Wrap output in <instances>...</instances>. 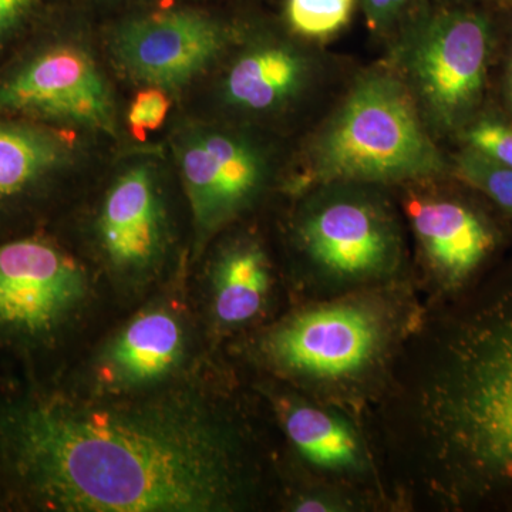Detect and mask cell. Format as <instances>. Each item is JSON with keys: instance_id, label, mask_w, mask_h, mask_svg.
<instances>
[{"instance_id": "cell-9", "label": "cell", "mask_w": 512, "mask_h": 512, "mask_svg": "<svg viewBox=\"0 0 512 512\" xmlns=\"http://www.w3.org/2000/svg\"><path fill=\"white\" fill-rule=\"evenodd\" d=\"M490 30L481 16L448 12L421 25L406 47L414 92L441 127L463 124L483 94Z\"/></svg>"}, {"instance_id": "cell-5", "label": "cell", "mask_w": 512, "mask_h": 512, "mask_svg": "<svg viewBox=\"0 0 512 512\" xmlns=\"http://www.w3.org/2000/svg\"><path fill=\"white\" fill-rule=\"evenodd\" d=\"M412 94L386 72L360 77L313 140L296 191L326 183L400 184L443 173Z\"/></svg>"}, {"instance_id": "cell-22", "label": "cell", "mask_w": 512, "mask_h": 512, "mask_svg": "<svg viewBox=\"0 0 512 512\" xmlns=\"http://www.w3.org/2000/svg\"><path fill=\"white\" fill-rule=\"evenodd\" d=\"M170 110V97L158 87H146L137 94L128 109L127 121L133 133L144 137L163 126Z\"/></svg>"}, {"instance_id": "cell-2", "label": "cell", "mask_w": 512, "mask_h": 512, "mask_svg": "<svg viewBox=\"0 0 512 512\" xmlns=\"http://www.w3.org/2000/svg\"><path fill=\"white\" fill-rule=\"evenodd\" d=\"M0 458L53 511L229 512L264 497L248 430L198 404L25 400L0 413Z\"/></svg>"}, {"instance_id": "cell-20", "label": "cell", "mask_w": 512, "mask_h": 512, "mask_svg": "<svg viewBox=\"0 0 512 512\" xmlns=\"http://www.w3.org/2000/svg\"><path fill=\"white\" fill-rule=\"evenodd\" d=\"M457 174L512 217V167L495 163L470 148L458 158Z\"/></svg>"}, {"instance_id": "cell-11", "label": "cell", "mask_w": 512, "mask_h": 512, "mask_svg": "<svg viewBox=\"0 0 512 512\" xmlns=\"http://www.w3.org/2000/svg\"><path fill=\"white\" fill-rule=\"evenodd\" d=\"M0 116H26L114 134L109 82L92 56L74 45L43 50L0 82Z\"/></svg>"}, {"instance_id": "cell-23", "label": "cell", "mask_w": 512, "mask_h": 512, "mask_svg": "<svg viewBox=\"0 0 512 512\" xmlns=\"http://www.w3.org/2000/svg\"><path fill=\"white\" fill-rule=\"evenodd\" d=\"M36 0H0V49L18 32Z\"/></svg>"}, {"instance_id": "cell-16", "label": "cell", "mask_w": 512, "mask_h": 512, "mask_svg": "<svg viewBox=\"0 0 512 512\" xmlns=\"http://www.w3.org/2000/svg\"><path fill=\"white\" fill-rule=\"evenodd\" d=\"M275 271L264 245L238 238L222 249L212 269L211 313L224 333L241 332L264 318L275 292Z\"/></svg>"}, {"instance_id": "cell-1", "label": "cell", "mask_w": 512, "mask_h": 512, "mask_svg": "<svg viewBox=\"0 0 512 512\" xmlns=\"http://www.w3.org/2000/svg\"><path fill=\"white\" fill-rule=\"evenodd\" d=\"M365 427L400 511H512V264L426 303Z\"/></svg>"}, {"instance_id": "cell-6", "label": "cell", "mask_w": 512, "mask_h": 512, "mask_svg": "<svg viewBox=\"0 0 512 512\" xmlns=\"http://www.w3.org/2000/svg\"><path fill=\"white\" fill-rule=\"evenodd\" d=\"M403 214L416 242L413 281L426 303L454 298L487 274L501 235L476 205L450 195L413 194Z\"/></svg>"}, {"instance_id": "cell-8", "label": "cell", "mask_w": 512, "mask_h": 512, "mask_svg": "<svg viewBox=\"0 0 512 512\" xmlns=\"http://www.w3.org/2000/svg\"><path fill=\"white\" fill-rule=\"evenodd\" d=\"M175 157L198 245L254 207L271 178L265 151L227 128H192L178 140Z\"/></svg>"}, {"instance_id": "cell-3", "label": "cell", "mask_w": 512, "mask_h": 512, "mask_svg": "<svg viewBox=\"0 0 512 512\" xmlns=\"http://www.w3.org/2000/svg\"><path fill=\"white\" fill-rule=\"evenodd\" d=\"M426 301L413 281L296 302L252 340V357L289 389L365 424Z\"/></svg>"}, {"instance_id": "cell-25", "label": "cell", "mask_w": 512, "mask_h": 512, "mask_svg": "<svg viewBox=\"0 0 512 512\" xmlns=\"http://www.w3.org/2000/svg\"><path fill=\"white\" fill-rule=\"evenodd\" d=\"M510 86H511V99H512V64H511V70H510Z\"/></svg>"}, {"instance_id": "cell-7", "label": "cell", "mask_w": 512, "mask_h": 512, "mask_svg": "<svg viewBox=\"0 0 512 512\" xmlns=\"http://www.w3.org/2000/svg\"><path fill=\"white\" fill-rule=\"evenodd\" d=\"M266 393L299 474L375 495L399 511L362 421L286 386Z\"/></svg>"}, {"instance_id": "cell-15", "label": "cell", "mask_w": 512, "mask_h": 512, "mask_svg": "<svg viewBox=\"0 0 512 512\" xmlns=\"http://www.w3.org/2000/svg\"><path fill=\"white\" fill-rule=\"evenodd\" d=\"M183 325L173 313H141L121 330L101 357V382L116 389H138L160 382L180 365Z\"/></svg>"}, {"instance_id": "cell-18", "label": "cell", "mask_w": 512, "mask_h": 512, "mask_svg": "<svg viewBox=\"0 0 512 512\" xmlns=\"http://www.w3.org/2000/svg\"><path fill=\"white\" fill-rule=\"evenodd\" d=\"M286 498V510L292 512H377L392 511L375 495L326 483L299 474Z\"/></svg>"}, {"instance_id": "cell-17", "label": "cell", "mask_w": 512, "mask_h": 512, "mask_svg": "<svg viewBox=\"0 0 512 512\" xmlns=\"http://www.w3.org/2000/svg\"><path fill=\"white\" fill-rule=\"evenodd\" d=\"M73 154V137L66 131L42 124L0 123V200L45 180Z\"/></svg>"}, {"instance_id": "cell-19", "label": "cell", "mask_w": 512, "mask_h": 512, "mask_svg": "<svg viewBox=\"0 0 512 512\" xmlns=\"http://www.w3.org/2000/svg\"><path fill=\"white\" fill-rule=\"evenodd\" d=\"M355 0H288L286 16L298 35L322 39L348 25Z\"/></svg>"}, {"instance_id": "cell-14", "label": "cell", "mask_w": 512, "mask_h": 512, "mask_svg": "<svg viewBox=\"0 0 512 512\" xmlns=\"http://www.w3.org/2000/svg\"><path fill=\"white\" fill-rule=\"evenodd\" d=\"M311 77V59L298 47L285 42L255 43L229 66L222 96L242 113H275L298 99Z\"/></svg>"}, {"instance_id": "cell-4", "label": "cell", "mask_w": 512, "mask_h": 512, "mask_svg": "<svg viewBox=\"0 0 512 512\" xmlns=\"http://www.w3.org/2000/svg\"><path fill=\"white\" fill-rule=\"evenodd\" d=\"M302 192L291 224L298 302L413 281L402 215L376 185L326 183Z\"/></svg>"}, {"instance_id": "cell-21", "label": "cell", "mask_w": 512, "mask_h": 512, "mask_svg": "<svg viewBox=\"0 0 512 512\" xmlns=\"http://www.w3.org/2000/svg\"><path fill=\"white\" fill-rule=\"evenodd\" d=\"M471 150L512 167V128L498 120L478 121L466 133Z\"/></svg>"}, {"instance_id": "cell-12", "label": "cell", "mask_w": 512, "mask_h": 512, "mask_svg": "<svg viewBox=\"0 0 512 512\" xmlns=\"http://www.w3.org/2000/svg\"><path fill=\"white\" fill-rule=\"evenodd\" d=\"M227 42V30L214 19L168 10L126 23L114 35L111 52L130 79L171 93L201 76Z\"/></svg>"}, {"instance_id": "cell-13", "label": "cell", "mask_w": 512, "mask_h": 512, "mask_svg": "<svg viewBox=\"0 0 512 512\" xmlns=\"http://www.w3.org/2000/svg\"><path fill=\"white\" fill-rule=\"evenodd\" d=\"M97 237L107 261L123 274H144L164 255L167 225L156 170L127 167L106 192Z\"/></svg>"}, {"instance_id": "cell-10", "label": "cell", "mask_w": 512, "mask_h": 512, "mask_svg": "<svg viewBox=\"0 0 512 512\" xmlns=\"http://www.w3.org/2000/svg\"><path fill=\"white\" fill-rule=\"evenodd\" d=\"M89 295L83 266L45 239L0 245V335L39 342L55 335Z\"/></svg>"}, {"instance_id": "cell-24", "label": "cell", "mask_w": 512, "mask_h": 512, "mask_svg": "<svg viewBox=\"0 0 512 512\" xmlns=\"http://www.w3.org/2000/svg\"><path fill=\"white\" fill-rule=\"evenodd\" d=\"M372 28L386 25L406 6L409 0H362Z\"/></svg>"}]
</instances>
